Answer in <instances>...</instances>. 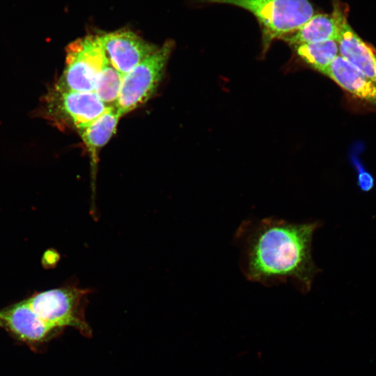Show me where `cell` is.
Here are the masks:
<instances>
[{
  "mask_svg": "<svg viewBox=\"0 0 376 376\" xmlns=\"http://www.w3.org/2000/svg\"><path fill=\"white\" fill-rule=\"evenodd\" d=\"M322 225L320 221L292 222L273 217L243 221L234 236L243 275L265 286L291 283L301 292H309L321 272L312 244Z\"/></svg>",
  "mask_w": 376,
  "mask_h": 376,
  "instance_id": "1",
  "label": "cell"
},
{
  "mask_svg": "<svg viewBox=\"0 0 376 376\" xmlns=\"http://www.w3.org/2000/svg\"><path fill=\"white\" fill-rule=\"evenodd\" d=\"M203 3L228 4L250 12L256 19L262 34L263 54L277 38L302 26L313 15L310 0H202Z\"/></svg>",
  "mask_w": 376,
  "mask_h": 376,
  "instance_id": "2",
  "label": "cell"
},
{
  "mask_svg": "<svg viewBox=\"0 0 376 376\" xmlns=\"http://www.w3.org/2000/svg\"><path fill=\"white\" fill-rule=\"evenodd\" d=\"M88 292L77 287H65L38 293L27 301L37 315L54 329L71 327L88 336L91 329L84 313Z\"/></svg>",
  "mask_w": 376,
  "mask_h": 376,
  "instance_id": "3",
  "label": "cell"
},
{
  "mask_svg": "<svg viewBox=\"0 0 376 376\" xmlns=\"http://www.w3.org/2000/svg\"><path fill=\"white\" fill-rule=\"evenodd\" d=\"M173 48V41L165 42L123 75L119 97L115 106L121 116L142 105L155 93Z\"/></svg>",
  "mask_w": 376,
  "mask_h": 376,
  "instance_id": "4",
  "label": "cell"
},
{
  "mask_svg": "<svg viewBox=\"0 0 376 376\" xmlns=\"http://www.w3.org/2000/svg\"><path fill=\"white\" fill-rule=\"evenodd\" d=\"M107 60L97 35H88L67 47L65 68L56 87L80 92H93Z\"/></svg>",
  "mask_w": 376,
  "mask_h": 376,
  "instance_id": "5",
  "label": "cell"
},
{
  "mask_svg": "<svg viewBox=\"0 0 376 376\" xmlns=\"http://www.w3.org/2000/svg\"><path fill=\"white\" fill-rule=\"evenodd\" d=\"M49 108L56 120L77 131L85 127L110 107L93 92H80L56 87L49 97Z\"/></svg>",
  "mask_w": 376,
  "mask_h": 376,
  "instance_id": "6",
  "label": "cell"
},
{
  "mask_svg": "<svg viewBox=\"0 0 376 376\" xmlns=\"http://www.w3.org/2000/svg\"><path fill=\"white\" fill-rule=\"evenodd\" d=\"M110 63L123 75L155 52L158 47L130 30L97 34Z\"/></svg>",
  "mask_w": 376,
  "mask_h": 376,
  "instance_id": "7",
  "label": "cell"
},
{
  "mask_svg": "<svg viewBox=\"0 0 376 376\" xmlns=\"http://www.w3.org/2000/svg\"><path fill=\"white\" fill-rule=\"evenodd\" d=\"M348 13L346 3L335 0L331 13L313 15L297 31L281 39L292 46L329 40L336 41L342 27L347 23Z\"/></svg>",
  "mask_w": 376,
  "mask_h": 376,
  "instance_id": "8",
  "label": "cell"
},
{
  "mask_svg": "<svg viewBox=\"0 0 376 376\" xmlns=\"http://www.w3.org/2000/svg\"><path fill=\"white\" fill-rule=\"evenodd\" d=\"M0 327L31 343L43 341L55 329L37 315L27 300L0 310Z\"/></svg>",
  "mask_w": 376,
  "mask_h": 376,
  "instance_id": "9",
  "label": "cell"
},
{
  "mask_svg": "<svg viewBox=\"0 0 376 376\" xmlns=\"http://www.w3.org/2000/svg\"><path fill=\"white\" fill-rule=\"evenodd\" d=\"M340 56L376 85V54L346 23L336 40Z\"/></svg>",
  "mask_w": 376,
  "mask_h": 376,
  "instance_id": "10",
  "label": "cell"
},
{
  "mask_svg": "<svg viewBox=\"0 0 376 376\" xmlns=\"http://www.w3.org/2000/svg\"><path fill=\"white\" fill-rule=\"evenodd\" d=\"M353 95L376 106V85L338 55L322 72Z\"/></svg>",
  "mask_w": 376,
  "mask_h": 376,
  "instance_id": "11",
  "label": "cell"
},
{
  "mask_svg": "<svg viewBox=\"0 0 376 376\" xmlns=\"http://www.w3.org/2000/svg\"><path fill=\"white\" fill-rule=\"evenodd\" d=\"M121 116L115 106L110 107L92 123L78 131L88 151L94 173L98 159L97 154L115 134Z\"/></svg>",
  "mask_w": 376,
  "mask_h": 376,
  "instance_id": "12",
  "label": "cell"
},
{
  "mask_svg": "<svg viewBox=\"0 0 376 376\" xmlns=\"http://www.w3.org/2000/svg\"><path fill=\"white\" fill-rule=\"evenodd\" d=\"M292 47L304 62L321 73L338 55V43L334 40L301 43Z\"/></svg>",
  "mask_w": 376,
  "mask_h": 376,
  "instance_id": "13",
  "label": "cell"
},
{
  "mask_svg": "<svg viewBox=\"0 0 376 376\" xmlns=\"http://www.w3.org/2000/svg\"><path fill=\"white\" fill-rule=\"evenodd\" d=\"M123 75L110 63L107 58L97 78L93 92L107 106H116L119 97Z\"/></svg>",
  "mask_w": 376,
  "mask_h": 376,
  "instance_id": "14",
  "label": "cell"
},
{
  "mask_svg": "<svg viewBox=\"0 0 376 376\" xmlns=\"http://www.w3.org/2000/svg\"><path fill=\"white\" fill-rule=\"evenodd\" d=\"M357 186L364 193L370 192L375 187L373 176L367 171H363L357 175Z\"/></svg>",
  "mask_w": 376,
  "mask_h": 376,
  "instance_id": "15",
  "label": "cell"
}]
</instances>
